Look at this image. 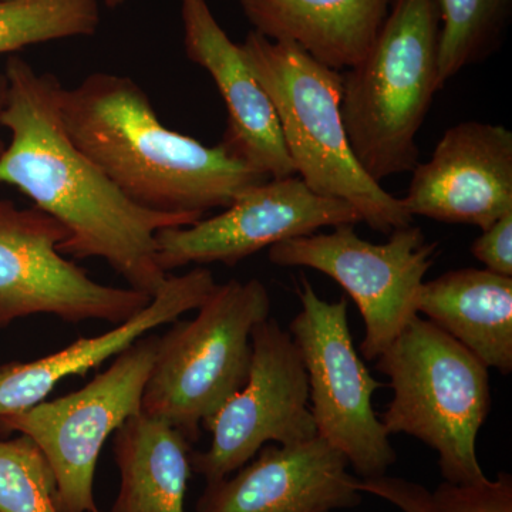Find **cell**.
I'll list each match as a JSON object with an SVG mask.
<instances>
[{
	"mask_svg": "<svg viewBox=\"0 0 512 512\" xmlns=\"http://www.w3.org/2000/svg\"><path fill=\"white\" fill-rule=\"evenodd\" d=\"M5 76L0 127L10 141L0 156V184L18 188L67 229L60 254L104 259L130 288L153 298L168 276L158 265L157 232L201 218L147 211L128 200L67 136L63 84L52 73H37L22 57L10 56Z\"/></svg>",
	"mask_w": 512,
	"mask_h": 512,
	"instance_id": "1",
	"label": "cell"
},
{
	"mask_svg": "<svg viewBox=\"0 0 512 512\" xmlns=\"http://www.w3.org/2000/svg\"><path fill=\"white\" fill-rule=\"evenodd\" d=\"M60 116L74 146L147 211L202 218L269 180L224 143L204 146L165 127L130 77L93 73L63 87Z\"/></svg>",
	"mask_w": 512,
	"mask_h": 512,
	"instance_id": "2",
	"label": "cell"
},
{
	"mask_svg": "<svg viewBox=\"0 0 512 512\" xmlns=\"http://www.w3.org/2000/svg\"><path fill=\"white\" fill-rule=\"evenodd\" d=\"M256 80L276 111L296 174L315 194L352 205L380 234L412 224L400 198L357 163L343 126V76L298 45L252 30L241 45Z\"/></svg>",
	"mask_w": 512,
	"mask_h": 512,
	"instance_id": "3",
	"label": "cell"
},
{
	"mask_svg": "<svg viewBox=\"0 0 512 512\" xmlns=\"http://www.w3.org/2000/svg\"><path fill=\"white\" fill-rule=\"evenodd\" d=\"M439 43L436 0H390L372 46L343 76V126L376 183L419 164L417 134L441 90Z\"/></svg>",
	"mask_w": 512,
	"mask_h": 512,
	"instance_id": "4",
	"label": "cell"
},
{
	"mask_svg": "<svg viewBox=\"0 0 512 512\" xmlns=\"http://www.w3.org/2000/svg\"><path fill=\"white\" fill-rule=\"evenodd\" d=\"M376 360L393 390L380 419L386 433L407 434L433 448L447 483L485 480L477 436L491 407L488 367L419 315Z\"/></svg>",
	"mask_w": 512,
	"mask_h": 512,
	"instance_id": "5",
	"label": "cell"
},
{
	"mask_svg": "<svg viewBox=\"0 0 512 512\" xmlns=\"http://www.w3.org/2000/svg\"><path fill=\"white\" fill-rule=\"evenodd\" d=\"M271 313L259 279L217 285L192 320L160 336L141 412L168 421L194 444L201 430L242 389L251 367L252 330Z\"/></svg>",
	"mask_w": 512,
	"mask_h": 512,
	"instance_id": "6",
	"label": "cell"
},
{
	"mask_svg": "<svg viewBox=\"0 0 512 512\" xmlns=\"http://www.w3.org/2000/svg\"><path fill=\"white\" fill-rule=\"evenodd\" d=\"M160 336H141L119 353L106 372L82 389L23 412L0 416V434L19 433L45 454L57 487L60 512H94V476L111 434L141 412L144 389Z\"/></svg>",
	"mask_w": 512,
	"mask_h": 512,
	"instance_id": "7",
	"label": "cell"
},
{
	"mask_svg": "<svg viewBox=\"0 0 512 512\" xmlns=\"http://www.w3.org/2000/svg\"><path fill=\"white\" fill-rule=\"evenodd\" d=\"M298 296L302 308L289 335L308 375L316 434L346 457L360 480L386 476L397 454L372 403L386 384L370 375L353 345L348 302L320 298L305 276Z\"/></svg>",
	"mask_w": 512,
	"mask_h": 512,
	"instance_id": "8",
	"label": "cell"
},
{
	"mask_svg": "<svg viewBox=\"0 0 512 512\" xmlns=\"http://www.w3.org/2000/svg\"><path fill=\"white\" fill-rule=\"evenodd\" d=\"M437 242L412 224L396 229L384 244H372L343 224L328 234L285 239L269 248L279 266H306L338 282L365 320L360 352L376 360L417 313V296L436 258Z\"/></svg>",
	"mask_w": 512,
	"mask_h": 512,
	"instance_id": "9",
	"label": "cell"
},
{
	"mask_svg": "<svg viewBox=\"0 0 512 512\" xmlns=\"http://www.w3.org/2000/svg\"><path fill=\"white\" fill-rule=\"evenodd\" d=\"M69 232L37 208L0 198V330L33 315L69 323L120 325L153 301L147 293L93 281L86 269L60 254Z\"/></svg>",
	"mask_w": 512,
	"mask_h": 512,
	"instance_id": "10",
	"label": "cell"
},
{
	"mask_svg": "<svg viewBox=\"0 0 512 512\" xmlns=\"http://www.w3.org/2000/svg\"><path fill=\"white\" fill-rule=\"evenodd\" d=\"M248 379L205 430L207 451L191 454V468L207 483L231 476L266 444L302 443L316 434L309 406L308 375L289 332L272 318L251 335Z\"/></svg>",
	"mask_w": 512,
	"mask_h": 512,
	"instance_id": "11",
	"label": "cell"
},
{
	"mask_svg": "<svg viewBox=\"0 0 512 512\" xmlns=\"http://www.w3.org/2000/svg\"><path fill=\"white\" fill-rule=\"evenodd\" d=\"M360 221L348 202L320 197L301 178H269L220 215L158 231L157 261L165 274L190 264L234 266L285 239Z\"/></svg>",
	"mask_w": 512,
	"mask_h": 512,
	"instance_id": "12",
	"label": "cell"
},
{
	"mask_svg": "<svg viewBox=\"0 0 512 512\" xmlns=\"http://www.w3.org/2000/svg\"><path fill=\"white\" fill-rule=\"evenodd\" d=\"M402 202L410 217L487 229L512 211V133L466 121L448 128L427 163L417 164Z\"/></svg>",
	"mask_w": 512,
	"mask_h": 512,
	"instance_id": "13",
	"label": "cell"
},
{
	"mask_svg": "<svg viewBox=\"0 0 512 512\" xmlns=\"http://www.w3.org/2000/svg\"><path fill=\"white\" fill-rule=\"evenodd\" d=\"M346 457L320 437L266 444L245 466L207 483L195 512H333L362 503Z\"/></svg>",
	"mask_w": 512,
	"mask_h": 512,
	"instance_id": "14",
	"label": "cell"
},
{
	"mask_svg": "<svg viewBox=\"0 0 512 512\" xmlns=\"http://www.w3.org/2000/svg\"><path fill=\"white\" fill-rule=\"evenodd\" d=\"M185 55L207 70L228 110L225 144L242 160L269 178L295 177L281 126L268 94L256 80L207 0H180Z\"/></svg>",
	"mask_w": 512,
	"mask_h": 512,
	"instance_id": "15",
	"label": "cell"
},
{
	"mask_svg": "<svg viewBox=\"0 0 512 512\" xmlns=\"http://www.w3.org/2000/svg\"><path fill=\"white\" fill-rule=\"evenodd\" d=\"M217 285L207 268L167 276L150 305L113 330L94 338L77 339L67 348L33 362L0 365V416L23 412L43 402L66 377L86 375L150 330L200 309Z\"/></svg>",
	"mask_w": 512,
	"mask_h": 512,
	"instance_id": "16",
	"label": "cell"
},
{
	"mask_svg": "<svg viewBox=\"0 0 512 512\" xmlns=\"http://www.w3.org/2000/svg\"><path fill=\"white\" fill-rule=\"evenodd\" d=\"M255 32L295 43L329 69H350L382 28L390 0H239Z\"/></svg>",
	"mask_w": 512,
	"mask_h": 512,
	"instance_id": "17",
	"label": "cell"
},
{
	"mask_svg": "<svg viewBox=\"0 0 512 512\" xmlns=\"http://www.w3.org/2000/svg\"><path fill=\"white\" fill-rule=\"evenodd\" d=\"M417 313L460 342L485 366L512 372V278L458 269L423 282Z\"/></svg>",
	"mask_w": 512,
	"mask_h": 512,
	"instance_id": "18",
	"label": "cell"
},
{
	"mask_svg": "<svg viewBox=\"0 0 512 512\" xmlns=\"http://www.w3.org/2000/svg\"><path fill=\"white\" fill-rule=\"evenodd\" d=\"M191 446L168 421L130 417L114 433L120 491L110 512H185Z\"/></svg>",
	"mask_w": 512,
	"mask_h": 512,
	"instance_id": "19",
	"label": "cell"
},
{
	"mask_svg": "<svg viewBox=\"0 0 512 512\" xmlns=\"http://www.w3.org/2000/svg\"><path fill=\"white\" fill-rule=\"evenodd\" d=\"M440 15L441 89L471 64L493 55L510 22L512 0H436Z\"/></svg>",
	"mask_w": 512,
	"mask_h": 512,
	"instance_id": "20",
	"label": "cell"
},
{
	"mask_svg": "<svg viewBox=\"0 0 512 512\" xmlns=\"http://www.w3.org/2000/svg\"><path fill=\"white\" fill-rule=\"evenodd\" d=\"M99 25V0H0V55L93 36Z\"/></svg>",
	"mask_w": 512,
	"mask_h": 512,
	"instance_id": "21",
	"label": "cell"
},
{
	"mask_svg": "<svg viewBox=\"0 0 512 512\" xmlns=\"http://www.w3.org/2000/svg\"><path fill=\"white\" fill-rule=\"evenodd\" d=\"M0 512H60L52 467L23 434L0 440Z\"/></svg>",
	"mask_w": 512,
	"mask_h": 512,
	"instance_id": "22",
	"label": "cell"
},
{
	"mask_svg": "<svg viewBox=\"0 0 512 512\" xmlns=\"http://www.w3.org/2000/svg\"><path fill=\"white\" fill-rule=\"evenodd\" d=\"M430 505L431 512H512V476L500 473L473 484L443 481L430 493Z\"/></svg>",
	"mask_w": 512,
	"mask_h": 512,
	"instance_id": "23",
	"label": "cell"
},
{
	"mask_svg": "<svg viewBox=\"0 0 512 512\" xmlns=\"http://www.w3.org/2000/svg\"><path fill=\"white\" fill-rule=\"evenodd\" d=\"M471 254L488 271L512 278V211L484 229L471 245Z\"/></svg>",
	"mask_w": 512,
	"mask_h": 512,
	"instance_id": "24",
	"label": "cell"
},
{
	"mask_svg": "<svg viewBox=\"0 0 512 512\" xmlns=\"http://www.w3.org/2000/svg\"><path fill=\"white\" fill-rule=\"evenodd\" d=\"M357 490L389 501L403 512H431L430 491L402 478L377 477L357 480Z\"/></svg>",
	"mask_w": 512,
	"mask_h": 512,
	"instance_id": "25",
	"label": "cell"
},
{
	"mask_svg": "<svg viewBox=\"0 0 512 512\" xmlns=\"http://www.w3.org/2000/svg\"><path fill=\"white\" fill-rule=\"evenodd\" d=\"M6 100H8V80H6L5 73L0 74V119H2L3 110H5ZM6 143L0 137V156L5 151Z\"/></svg>",
	"mask_w": 512,
	"mask_h": 512,
	"instance_id": "26",
	"label": "cell"
},
{
	"mask_svg": "<svg viewBox=\"0 0 512 512\" xmlns=\"http://www.w3.org/2000/svg\"><path fill=\"white\" fill-rule=\"evenodd\" d=\"M104 2H106V5L109 6L110 9H116L128 2V0H104Z\"/></svg>",
	"mask_w": 512,
	"mask_h": 512,
	"instance_id": "27",
	"label": "cell"
},
{
	"mask_svg": "<svg viewBox=\"0 0 512 512\" xmlns=\"http://www.w3.org/2000/svg\"><path fill=\"white\" fill-rule=\"evenodd\" d=\"M94 512H100V511H99V510H97V511H94Z\"/></svg>",
	"mask_w": 512,
	"mask_h": 512,
	"instance_id": "28",
	"label": "cell"
}]
</instances>
